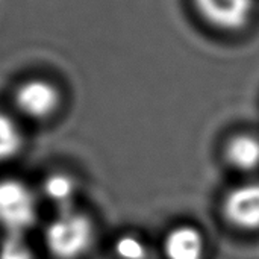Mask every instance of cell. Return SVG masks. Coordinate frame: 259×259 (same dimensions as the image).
<instances>
[{"mask_svg":"<svg viewBox=\"0 0 259 259\" xmlns=\"http://www.w3.org/2000/svg\"><path fill=\"white\" fill-rule=\"evenodd\" d=\"M94 228L91 220L74 209L59 211L44 231L49 252L58 259H77L91 247Z\"/></svg>","mask_w":259,"mask_h":259,"instance_id":"6da1fadb","label":"cell"},{"mask_svg":"<svg viewBox=\"0 0 259 259\" xmlns=\"http://www.w3.org/2000/svg\"><path fill=\"white\" fill-rule=\"evenodd\" d=\"M36 220V199L20 181H0V226L8 234H24Z\"/></svg>","mask_w":259,"mask_h":259,"instance_id":"7a4b0ae2","label":"cell"},{"mask_svg":"<svg viewBox=\"0 0 259 259\" xmlns=\"http://www.w3.org/2000/svg\"><path fill=\"white\" fill-rule=\"evenodd\" d=\"M58 88L44 79H30L23 82L14 93L17 112L27 120H46L59 106Z\"/></svg>","mask_w":259,"mask_h":259,"instance_id":"3957f363","label":"cell"},{"mask_svg":"<svg viewBox=\"0 0 259 259\" xmlns=\"http://www.w3.org/2000/svg\"><path fill=\"white\" fill-rule=\"evenodd\" d=\"M223 215L237 229L259 231V182L232 188L223 200Z\"/></svg>","mask_w":259,"mask_h":259,"instance_id":"277c9868","label":"cell"},{"mask_svg":"<svg viewBox=\"0 0 259 259\" xmlns=\"http://www.w3.org/2000/svg\"><path fill=\"white\" fill-rule=\"evenodd\" d=\"M200 17L222 30H240L252 18L255 0H194Z\"/></svg>","mask_w":259,"mask_h":259,"instance_id":"5b68a950","label":"cell"},{"mask_svg":"<svg viewBox=\"0 0 259 259\" xmlns=\"http://www.w3.org/2000/svg\"><path fill=\"white\" fill-rule=\"evenodd\" d=\"M162 247L167 259H205L206 255L205 237L191 225L173 228L165 235Z\"/></svg>","mask_w":259,"mask_h":259,"instance_id":"8992f818","label":"cell"},{"mask_svg":"<svg viewBox=\"0 0 259 259\" xmlns=\"http://www.w3.org/2000/svg\"><path fill=\"white\" fill-rule=\"evenodd\" d=\"M225 156L231 167L241 173H252L259 168V138L240 134L226 144Z\"/></svg>","mask_w":259,"mask_h":259,"instance_id":"52a82bcc","label":"cell"},{"mask_svg":"<svg viewBox=\"0 0 259 259\" xmlns=\"http://www.w3.org/2000/svg\"><path fill=\"white\" fill-rule=\"evenodd\" d=\"M42 194L59 211L73 209V200L76 197L74 179L64 173H53L44 181Z\"/></svg>","mask_w":259,"mask_h":259,"instance_id":"ba28073f","label":"cell"},{"mask_svg":"<svg viewBox=\"0 0 259 259\" xmlns=\"http://www.w3.org/2000/svg\"><path fill=\"white\" fill-rule=\"evenodd\" d=\"M23 146V135L17 120L0 112V162L12 159Z\"/></svg>","mask_w":259,"mask_h":259,"instance_id":"9c48e42d","label":"cell"},{"mask_svg":"<svg viewBox=\"0 0 259 259\" xmlns=\"http://www.w3.org/2000/svg\"><path fill=\"white\" fill-rule=\"evenodd\" d=\"M0 259H33L24 234H8L0 243Z\"/></svg>","mask_w":259,"mask_h":259,"instance_id":"30bf717a","label":"cell"},{"mask_svg":"<svg viewBox=\"0 0 259 259\" xmlns=\"http://www.w3.org/2000/svg\"><path fill=\"white\" fill-rule=\"evenodd\" d=\"M114 252L118 259H146L147 256L144 243L134 235H121L114 244Z\"/></svg>","mask_w":259,"mask_h":259,"instance_id":"8fae6325","label":"cell"}]
</instances>
